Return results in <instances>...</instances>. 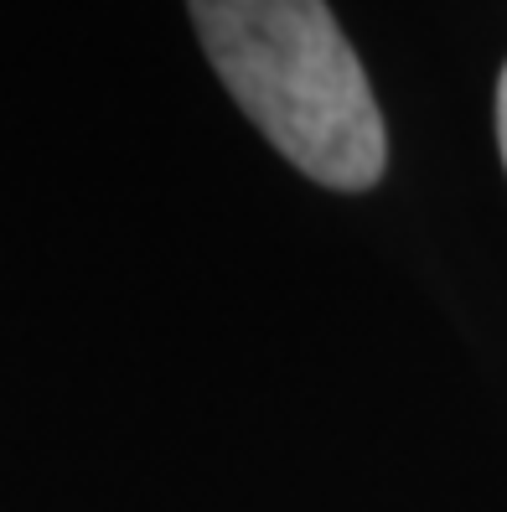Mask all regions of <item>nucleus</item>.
<instances>
[{"instance_id": "1", "label": "nucleus", "mask_w": 507, "mask_h": 512, "mask_svg": "<svg viewBox=\"0 0 507 512\" xmlns=\"http://www.w3.org/2000/svg\"><path fill=\"white\" fill-rule=\"evenodd\" d=\"M207 63L280 156L332 192H368L389 135L326 0H187Z\"/></svg>"}, {"instance_id": "2", "label": "nucleus", "mask_w": 507, "mask_h": 512, "mask_svg": "<svg viewBox=\"0 0 507 512\" xmlns=\"http://www.w3.org/2000/svg\"><path fill=\"white\" fill-rule=\"evenodd\" d=\"M497 145H502V166H507V68L497 78Z\"/></svg>"}]
</instances>
